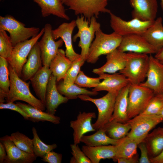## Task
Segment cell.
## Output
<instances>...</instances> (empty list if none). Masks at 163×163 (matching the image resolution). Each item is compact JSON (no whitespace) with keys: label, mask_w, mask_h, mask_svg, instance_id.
Instances as JSON below:
<instances>
[{"label":"cell","mask_w":163,"mask_h":163,"mask_svg":"<svg viewBox=\"0 0 163 163\" xmlns=\"http://www.w3.org/2000/svg\"><path fill=\"white\" fill-rule=\"evenodd\" d=\"M10 90L5 101L6 103L14 102L21 101L43 111L46 109L44 104L39 99L34 97L29 89L30 82H27L22 79L8 64Z\"/></svg>","instance_id":"obj_1"},{"label":"cell","mask_w":163,"mask_h":163,"mask_svg":"<svg viewBox=\"0 0 163 163\" xmlns=\"http://www.w3.org/2000/svg\"><path fill=\"white\" fill-rule=\"evenodd\" d=\"M126 64L119 71L124 75L132 85H139L147 78L149 66L148 54L128 52Z\"/></svg>","instance_id":"obj_2"},{"label":"cell","mask_w":163,"mask_h":163,"mask_svg":"<svg viewBox=\"0 0 163 163\" xmlns=\"http://www.w3.org/2000/svg\"><path fill=\"white\" fill-rule=\"evenodd\" d=\"M95 37L90 47L86 60L88 63H96L99 56L107 54L117 49L121 42L123 36L114 32L107 34L101 29L96 32Z\"/></svg>","instance_id":"obj_3"},{"label":"cell","mask_w":163,"mask_h":163,"mask_svg":"<svg viewBox=\"0 0 163 163\" xmlns=\"http://www.w3.org/2000/svg\"><path fill=\"white\" fill-rule=\"evenodd\" d=\"M78 28L77 33L73 36L72 40L75 42L78 38L80 41L78 46L81 48L80 54L82 60L85 62L87 58L90 47L94 39L95 33L101 29L100 24L95 16L92 17L89 22L81 15L75 20Z\"/></svg>","instance_id":"obj_4"},{"label":"cell","mask_w":163,"mask_h":163,"mask_svg":"<svg viewBox=\"0 0 163 163\" xmlns=\"http://www.w3.org/2000/svg\"><path fill=\"white\" fill-rule=\"evenodd\" d=\"M23 23L10 15L0 16V30L8 31L13 46L18 43L36 36L40 31L39 27H26Z\"/></svg>","instance_id":"obj_5"},{"label":"cell","mask_w":163,"mask_h":163,"mask_svg":"<svg viewBox=\"0 0 163 163\" xmlns=\"http://www.w3.org/2000/svg\"><path fill=\"white\" fill-rule=\"evenodd\" d=\"M119 92H109L99 98H93L86 94L78 96V97L81 100L91 102L96 106L98 111V117L96 122L92 124L96 130L102 129L109 121L113 113L116 99Z\"/></svg>","instance_id":"obj_6"},{"label":"cell","mask_w":163,"mask_h":163,"mask_svg":"<svg viewBox=\"0 0 163 163\" xmlns=\"http://www.w3.org/2000/svg\"><path fill=\"white\" fill-rule=\"evenodd\" d=\"M155 95L150 88L139 85L129 84L127 115L129 119L140 114Z\"/></svg>","instance_id":"obj_7"},{"label":"cell","mask_w":163,"mask_h":163,"mask_svg":"<svg viewBox=\"0 0 163 163\" xmlns=\"http://www.w3.org/2000/svg\"><path fill=\"white\" fill-rule=\"evenodd\" d=\"M163 122V118L159 115L139 114L129 120L131 129L127 136L138 144L143 141L149 131Z\"/></svg>","instance_id":"obj_8"},{"label":"cell","mask_w":163,"mask_h":163,"mask_svg":"<svg viewBox=\"0 0 163 163\" xmlns=\"http://www.w3.org/2000/svg\"><path fill=\"white\" fill-rule=\"evenodd\" d=\"M111 0H64L62 2L74 11L76 15H83L90 22L95 16L98 18L100 12L109 13L110 11L106 7Z\"/></svg>","instance_id":"obj_9"},{"label":"cell","mask_w":163,"mask_h":163,"mask_svg":"<svg viewBox=\"0 0 163 163\" xmlns=\"http://www.w3.org/2000/svg\"><path fill=\"white\" fill-rule=\"evenodd\" d=\"M109 14L111 27L114 32L122 36L132 34L142 35L155 21H144L135 18L126 21L111 12Z\"/></svg>","instance_id":"obj_10"},{"label":"cell","mask_w":163,"mask_h":163,"mask_svg":"<svg viewBox=\"0 0 163 163\" xmlns=\"http://www.w3.org/2000/svg\"><path fill=\"white\" fill-rule=\"evenodd\" d=\"M44 32L43 27L36 36L18 43L14 47L10 57L7 59L8 64L19 77L22 67L27 60V57L31 49L43 35Z\"/></svg>","instance_id":"obj_11"},{"label":"cell","mask_w":163,"mask_h":163,"mask_svg":"<svg viewBox=\"0 0 163 163\" xmlns=\"http://www.w3.org/2000/svg\"><path fill=\"white\" fill-rule=\"evenodd\" d=\"M44 28V33L38 43L43 66L49 67L51 62L56 56L59 48L62 46L64 42L61 38L57 41L53 39L52 26L50 24H46Z\"/></svg>","instance_id":"obj_12"},{"label":"cell","mask_w":163,"mask_h":163,"mask_svg":"<svg viewBox=\"0 0 163 163\" xmlns=\"http://www.w3.org/2000/svg\"><path fill=\"white\" fill-rule=\"evenodd\" d=\"M149 57L147 80L140 85L152 90L155 95L159 94L163 91V63L152 54Z\"/></svg>","instance_id":"obj_13"},{"label":"cell","mask_w":163,"mask_h":163,"mask_svg":"<svg viewBox=\"0 0 163 163\" xmlns=\"http://www.w3.org/2000/svg\"><path fill=\"white\" fill-rule=\"evenodd\" d=\"M117 49L120 51L152 54L158 50L141 35L132 34L123 36L121 43Z\"/></svg>","instance_id":"obj_14"},{"label":"cell","mask_w":163,"mask_h":163,"mask_svg":"<svg viewBox=\"0 0 163 163\" xmlns=\"http://www.w3.org/2000/svg\"><path fill=\"white\" fill-rule=\"evenodd\" d=\"M76 26L75 20H73L69 23H63L52 31V36L55 40L59 37L63 40L66 48V56L72 62L81 57L80 54L75 52L72 46V35Z\"/></svg>","instance_id":"obj_15"},{"label":"cell","mask_w":163,"mask_h":163,"mask_svg":"<svg viewBox=\"0 0 163 163\" xmlns=\"http://www.w3.org/2000/svg\"><path fill=\"white\" fill-rule=\"evenodd\" d=\"M0 141L4 145L7 152L4 163H32L36 159L37 156L34 153L24 152L17 146L10 136L2 137Z\"/></svg>","instance_id":"obj_16"},{"label":"cell","mask_w":163,"mask_h":163,"mask_svg":"<svg viewBox=\"0 0 163 163\" xmlns=\"http://www.w3.org/2000/svg\"><path fill=\"white\" fill-rule=\"evenodd\" d=\"M133 8V18L144 21H154L157 16L158 4L157 0H129Z\"/></svg>","instance_id":"obj_17"},{"label":"cell","mask_w":163,"mask_h":163,"mask_svg":"<svg viewBox=\"0 0 163 163\" xmlns=\"http://www.w3.org/2000/svg\"><path fill=\"white\" fill-rule=\"evenodd\" d=\"M96 117L94 112H79L76 120L70 122V127L73 130L74 143L78 144L81 142L82 137L86 133L96 130L93 127L91 121Z\"/></svg>","instance_id":"obj_18"},{"label":"cell","mask_w":163,"mask_h":163,"mask_svg":"<svg viewBox=\"0 0 163 163\" xmlns=\"http://www.w3.org/2000/svg\"><path fill=\"white\" fill-rule=\"evenodd\" d=\"M98 75L100 78L103 80L92 89L94 92L102 91L108 92L119 91L129 84L128 79L119 73L111 74L102 73Z\"/></svg>","instance_id":"obj_19"},{"label":"cell","mask_w":163,"mask_h":163,"mask_svg":"<svg viewBox=\"0 0 163 163\" xmlns=\"http://www.w3.org/2000/svg\"><path fill=\"white\" fill-rule=\"evenodd\" d=\"M107 61L101 67L94 69L92 72L98 74L107 73L109 74L115 73L123 69L126 64L127 54L117 49L106 55Z\"/></svg>","instance_id":"obj_20"},{"label":"cell","mask_w":163,"mask_h":163,"mask_svg":"<svg viewBox=\"0 0 163 163\" xmlns=\"http://www.w3.org/2000/svg\"><path fill=\"white\" fill-rule=\"evenodd\" d=\"M56 79L52 74L47 86L44 105L46 112L54 115L59 105L67 103L69 100L58 91L56 85Z\"/></svg>","instance_id":"obj_21"},{"label":"cell","mask_w":163,"mask_h":163,"mask_svg":"<svg viewBox=\"0 0 163 163\" xmlns=\"http://www.w3.org/2000/svg\"><path fill=\"white\" fill-rule=\"evenodd\" d=\"M22 67L20 77L25 82L30 80L43 66L38 41L32 47Z\"/></svg>","instance_id":"obj_22"},{"label":"cell","mask_w":163,"mask_h":163,"mask_svg":"<svg viewBox=\"0 0 163 163\" xmlns=\"http://www.w3.org/2000/svg\"><path fill=\"white\" fill-rule=\"evenodd\" d=\"M129 86V84L118 92L116 99L113 113L109 121L125 123L129 120L127 115Z\"/></svg>","instance_id":"obj_23"},{"label":"cell","mask_w":163,"mask_h":163,"mask_svg":"<svg viewBox=\"0 0 163 163\" xmlns=\"http://www.w3.org/2000/svg\"><path fill=\"white\" fill-rule=\"evenodd\" d=\"M82 149L92 163H99L102 159H112L116 154L115 145H102L90 146L83 145Z\"/></svg>","instance_id":"obj_24"},{"label":"cell","mask_w":163,"mask_h":163,"mask_svg":"<svg viewBox=\"0 0 163 163\" xmlns=\"http://www.w3.org/2000/svg\"><path fill=\"white\" fill-rule=\"evenodd\" d=\"M52 74L49 67L43 66L30 80L36 95L44 104L46 88Z\"/></svg>","instance_id":"obj_25"},{"label":"cell","mask_w":163,"mask_h":163,"mask_svg":"<svg viewBox=\"0 0 163 163\" xmlns=\"http://www.w3.org/2000/svg\"><path fill=\"white\" fill-rule=\"evenodd\" d=\"M40 8L42 16L47 17L51 14L66 20L70 19L66 14L62 0H32Z\"/></svg>","instance_id":"obj_26"},{"label":"cell","mask_w":163,"mask_h":163,"mask_svg":"<svg viewBox=\"0 0 163 163\" xmlns=\"http://www.w3.org/2000/svg\"><path fill=\"white\" fill-rule=\"evenodd\" d=\"M72 63L71 61L66 56L65 51L63 49H59L49 66L52 74L56 78L57 82L64 79Z\"/></svg>","instance_id":"obj_27"},{"label":"cell","mask_w":163,"mask_h":163,"mask_svg":"<svg viewBox=\"0 0 163 163\" xmlns=\"http://www.w3.org/2000/svg\"><path fill=\"white\" fill-rule=\"evenodd\" d=\"M143 141L146 144L149 159L158 156L163 151V127L155 129Z\"/></svg>","instance_id":"obj_28"},{"label":"cell","mask_w":163,"mask_h":163,"mask_svg":"<svg viewBox=\"0 0 163 163\" xmlns=\"http://www.w3.org/2000/svg\"><path fill=\"white\" fill-rule=\"evenodd\" d=\"M145 40L158 51L163 47L162 18L159 17L142 35Z\"/></svg>","instance_id":"obj_29"},{"label":"cell","mask_w":163,"mask_h":163,"mask_svg":"<svg viewBox=\"0 0 163 163\" xmlns=\"http://www.w3.org/2000/svg\"><path fill=\"white\" fill-rule=\"evenodd\" d=\"M27 114L29 120L34 122L47 121L54 124L60 123V117L45 112L38 108L29 104H27L20 102L16 103Z\"/></svg>","instance_id":"obj_30"},{"label":"cell","mask_w":163,"mask_h":163,"mask_svg":"<svg viewBox=\"0 0 163 163\" xmlns=\"http://www.w3.org/2000/svg\"><path fill=\"white\" fill-rule=\"evenodd\" d=\"M137 143L127 135L119 139L115 145L116 154L113 159L114 162L120 158H128L137 154Z\"/></svg>","instance_id":"obj_31"},{"label":"cell","mask_w":163,"mask_h":163,"mask_svg":"<svg viewBox=\"0 0 163 163\" xmlns=\"http://www.w3.org/2000/svg\"><path fill=\"white\" fill-rule=\"evenodd\" d=\"M119 140L112 139L108 137L102 129L97 130L94 133L88 136L83 135L81 139V142L90 146L102 145H116Z\"/></svg>","instance_id":"obj_32"},{"label":"cell","mask_w":163,"mask_h":163,"mask_svg":"<svg viewBox=\"0 0 163 163\" xmlns=\"http://www.w3.org/2000/svg\"><path fill=\"white\" fill-rule=\"evenodd\" d=\"M110 138L116 140L120 139L126 136L131 129L128 123L109 121L102 128Z\"/></svg>","instance_id":"obj_33"},{"label":"cell","mask_w":163,"mask_h":163,"mask_svg":"<svg viewBox=\"0 0 163 163\" xmlns=\"http://www.w3.org/2000/svg\"><path fill=\"white\" fill-rule=\"evenodd\" d=\"M8 63L7 60L0 56V103H4L10 86Z\"/></svg>","instance_id":"obj_34"},{"label":"cell","mask_w":163,"mask_h":163,"mask_svg":"<svg viewBox=\"0 0 163 163\" xmlns=\"http://www.w3.org/2000/svg\"><path fill=\"white\" fill-rule=\"evenodd\" d=\"M57 88L61 94L64 95L69 100L77 99L78 96L81 94L95 96L98 94L97 92L88 90L79 86L75 83L69 85H65L63 81L59 83L57 85Z\"/></svg>","instance_id":"obj_35"},{"label":"cell","mask_w":163,"mask_h":163,"mask_svg":"<svg viewBox=\"0 0 163 163\" xmlns=\"http://www.w3.org/2000/svg\"><path fill=\"white\" fill-rule=\"evenodd\" d=\"M32 131L33 136L32 142L34 153L37 157L42 158L45 154L57 148L56 144L48 145L43 142L39 138L35 127H32Z\"/></svg>","instance_id":"obj_36"},{"label":"cell","mask_w":163,"mask_h":163,"mask_svg":"<svg viewBox=\"0 0 163 163\" xmlns=\"http://www.w3.org/2000/svg\"><path fill=\"white\" fill-rule=\"evenodd\" d=\"M10 138L15 145L21 150L34 153L32 139L19 131L11 133Z\"/></svg>","instance_id":"obj_37"},{"label":"cell","mask_w":163,"mask_h":163,"mask_svg":"<svg viewBox=\"0 0 163 163\" xmlns=\"http://www.w3.org/2000/svg\"><path fill=\"white\" fill-rule=\"evenodd\" d=\"M84 63L81 57L72 62L71 66L68 70L63 79V82L65 85H69L75 83L80 70V68Z\"/></svg>","instance_id":"obj_38"},{"label":"cell","mask_w":163,"mask_h":163,"mask_svg":"<svg viewBox=\"0 0 163 163\" xmlns=\"http://www.w3.org/2000/svg\"><path fill=\"white\" fill-rule=\"evenodd\" d=\"M13 47L6 31L0 30V56L7 59L10 57Z\"/></svg>","instance_id":"obj_39"},{"label":"cell","mask_w":163,"mask_h":163,"mask_svg":"<svg viewBox=\"0 0 163 163\" xmlns=\"http://www.w3.org/2000/svg\"><path fill=\"white\" fill-rule=\"evenodd\" d=\"M163 108V100L155 95L151 99L146 107L140 114L158 115Z\"/></svg>","instance_id":"obj_40"},{"label":"cell","mask_w":163,"mask_h":163,"mask_svg":"<svg viewBox=\"0 0 163 163\" xmlns=\"http://www.w3.org/2000/svg\"><path fill=\"white\" fill-rule=\"evenodd\" d=\"M99 77L92 78L85 75L84 72L79 71L75 82V83L82 87L94 88L101 82Z\"/></svg>","instance_id":"obj_41"},{"label":"cell","mask_w":163,"mask_h":163,"mask_svg":"<svg viewBox=\"0 0 163 163\" xmlns=\"http://www.w3.org/2000/svg\"><path fill=\"white\" fill-rule=\"evenodd\" d=\"M72 157L71 158L70 163H92L90 159L81 150L77 144L70 145Z\"/></svg>","instance_id":"obj_42"},{"label":"cell","mask_w":163,"mask_h":163,"mask_svg":"<svg viewBox=\"0 0 163 163\" xmlns=\"http://www.w3.org/2000/svg\"><path fill=\"white\" fill-rule=\"evenodd\" d=\"M0 109H8L14 110L21 115L25 120H29V117L26 113L16 104L14 102L0 103Z\"/></svg>","instance_id":"obj_43"},{"label":"cell","mask_w":163,"mask_h":163,"mask_svg":"<svg viewBox=\"0 0 163 163\" xmlns=\"http://www.w3.org/2000/svg\"><path fill=\"white\" fill-rule=\"evenodd\" d=\"M62 159V154L52 151L45 154L41 160L44 162L49 163H61Z\"/></svg>","instance_id":"obj_44"},{"label":"cell","mask_w":163,"mask_h":163,"mask_svg":"<svg viewBox=\"0 0 163 163\" xmlns=\"http://www.w3.org/2000/svg\"><path fill=\"white\" fill-rule=\"evenodd\" d=\"M137 147L141 151V156L139 159L140 163H151L145 144L142 141L138 144Z\"/></svg>","instance_id":"obj_45"},{"label":"cell","mask_w":163,"mask_h":163,"mask_svg":"<svg viewBox=\"0 0 163 163\" xmlns=\"http://www.w3.org/2000/svg\"><path fill=\"white\" fill-rule=\"evenodd\" d=\"M117 162L118 163H139L138 155L136 154L129 158H118L117 159Z\"/></svg>","instance_id":"obj_46"},{"label":"cell","mask_w":163,"mask_h":163,"mask_svg":"<svg viewBox=\"0 0 163 163\" xmlns=\"http://www.w3.org/2000/svg\"><path fill=\"white\" fill-rule=\"evenodd\" d=\"M7 156V152L4 144L0 142V163H4Z\"/></svg>","instance_id":"obj_47"},{"label":"cell","mask_w":163,"mask_h":163,"mask_svg":"<svg viewBox=\"0 0 163 163\" xmlns=\"http://www.w3.org/2000/svg\"><path fill=\"white\" fill-rule=\"evenodd\" d=\"M151 163H163V151L158 156L150 159Z\"/></svg>","instance_id":"obj_48"},{"label":"cell","mask_w":163,"mask_h":163,"mask_svg":"<svg viewBox=\"0 0 163 163\" xmlns=\"http://www.w3.org/2000/svg\"><path fill=\"white\" fill-rule=\"evenodd\" d=\"M154 57L159 61L163 62V47L158 50Z\"/></svg>","instance_id":"obj_49"},{"label":"cell","mask_w":163,"mask_h":163,"mask_svg":"<svg viewBox=\"0 0 163 163\" xmlns=\"http://www.w3.org/2000/svg\"><path fill=\"white\" fill-rule=\"evenodd\" d=\"M160 98V99L163 100V92L159 94L155 95Z\"/></svg>","instance_id":"obj_50"},{"label":"cell","mask_w":163,"mask_h":163,"mask_svg":"<svg viewBox=\"0 0 163 163\" xmlns=\"http://www.w3.org/2000/svg\"><path fill=\"white\" fill-rule=\"evenodd\" d=\"M158 115H160L163 118V108L160 111Z\"/></svg>","instance_id":"obj_51"},{"label":"cell","mask_w":163,"mask_h":163,"mask_svg":"<svg viewBox=\"0 0 163 163\" xmlns=\"http://www.w3.org/2000/svg\"><path fill=\"white\" fill-rule=\"evenodd\" d=\"M160 5L161 9L163 12V0H161Z\"/></svg>","instance_id":"obj_52"},{"label":"cell","mask_w":163,"mask_h":163,"mask_svg":"<svg viewBox=\"0 0 163 163\" xmlns=\"http://www.w3.org/2000/svg\"><path fill=\"white\" fill-rule=\"evenodd\" d=\"M64 0H62V2Z\"/></svg>","instance_id":"obj_53"},{"label":"cell","mask_w":163,"mask_h":163,"mask_svg":"<svg viewBox=\"0 0 163 163\" xmlns=\"http://www.w3.org/2000/svg\"><path fill=\"white\" fill-rule=\"evenodd\" d=\"M161 62L163 63V62Z\"/></svg>","instance_id":"obj_54"},{"label":"cell","mask_w":163,"mask_h":163,"mask_svg":"<svg viewBox=\"0 0 163 163\" xmlns=\"http://www.w3.org/2000/svg\"><path fill=\"white\" fill-rule=\"evenodd\" d=\"M2 0H0V1H2Z\"/></svg>","instance_id":"obj_55"}]
</instances>
